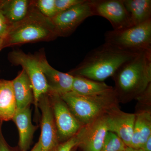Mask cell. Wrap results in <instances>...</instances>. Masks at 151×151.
I'll return each instance as SVG.
<instances>
[{"mask_svg": "<svg viewBox=\"0 0 151 151\" xmlns=\"http://www.w3.org/2000/svg\"><path fill=\"white\" fill-rule=\"evenodd\" d=\"M2 123L0 122V151H17L15 149L9 145L6 142L2 131Z\"/></svg>", "mask_w": 151, "mask_h": 151, "instance_id": "484cf974", "label": "cell"}, {"mask_svg": "<svg viewBox=\"0 0 151 151\" xmlns=\"http://www.w3.org/2000/svg\"></svg>", "mask_w": 151, "mask_h": 151, "instance_id": "4dcf8cb0", "label": "cell"}, {"mask_svg": "<svg viewBox=\"0 0 151 151\" xmlns=\"http://www.w3.org/2000/svg\"><path fill=\"white\" fill-rule=\"evenodd\" d=\"M32 4V1L29 0H1L0 11L11 26L26 16Z\"/></svg>", "mask_w": 151, "mask_h": 151, "instance_id": "d6986e66", "label": "cell"}, {"mask_svg": "<svg viewBox=\"0 0 151 151\" xmlns=\"http://www.w3.org/2000/svg\"><path fill=\"white\" fill-rule=\"evenodd\" d=\"M12 121L18 130L20 151H27L32 142L34 134L37 128L32 122V113L30 107L17 110Z\"/></svg>", "mask_w": 151, "mask_h": 151, "instance_id": "5bb4252c", "label": "cell"}, {"mask_svg": "<svg viewBox=\"0 0 151 151\" xmlns=\"http://www.w3.org/2000/svg\"><path fill=\"white\" fill-rule=\"evenodd\" d=\"M141 149L143 151H151V136L143 145Z\"/></svg>", "mask_w": 151, "mask_h": 151, "instance_id": "4316f807", "label": "cell"}, {"mask_svg": "<svg viewBox=\"0 0 151 151\" xmlns=\"http://www.w3.org/2000/svg\"><path fill=\"white\" fill-rule=\"evenodd\" d=\"M37 106L42 113L41 134L38 141L41 151H53L60 143L52 107L47 93L41 96Z\"/></svg>", "mask_w": 151, "mask_h": 151, "instance_id": "30bf717a", "label": "cell"}, {"mask_svg": "<svg viewBox=\"0 0 151 151\" xmlns=\"http://www.w3.org/2000/svg\"><path fill=\"white\" fill-rule=\"evenodd\" d=\"M93 16L90 0H85L67 10L58 13L50 19L58 37H66L71 35L87 18Z\"/></svg>", "mask_w": 151, "mask_h": 151, "instance_id": "ba28073f", "label": "cell"}, {"mask_svg": "<svg viewBox=\"0 0 151 151\" xmlns=\"http://www.w3.org/2000/svg\"><path fill=\"white\" fill-rule=\"evenodd\" d=\"M127 146L115 133L108 131L100 151H122Z\"/></svg>", "mask_w": 151, "mask_h": 151, "instance_id": "44dd1931", "label": "cell"}, {"mask_svg": "<svg viewBox=\"0 0 151 151\" xmlns=\"http://www.w3.org/2000/svg\"><path fill=\"white\" fill-rule=\"evenodd\" d=\"M17 110L30 107L34 103L33 90L27 74L22 69L16 77L12 80Z\"/></svg>", "mask_w": 151, "mask_h": 151, "instance_id": "2e32d148", "label": "cell"}, {"mask_svg": "<svg viewBox=\"0 0 151 151\" xmlns=\"http://www.w3.org/2000/svg\"><path fill=\"white\" fill-rule=\"evenodd\" d=\"M17 111L12 80L0 79V122L12 120Z\"/></svg>", "mask_w": 151, "mask_h": 151, "instance_id": "e0dca14e", "label": "cell"}, {"mask_svg": "<svg viewBox=\"0 0 151 151\" xmlns=\"http://www.w3.org/2000/svg\"><path fill=\"white\" fill-rule=\"evenodd\" d=\"M8 59L14 65H21L25 71L32 86L35 107L42 95L48 92L46 79L37 59L35 55L25 53L21 50H14L8 55Z\"/></svg>", "mask_w": 151, "mask_h": 151, "instance_id": "8992f818", "label": "cell"}, {"mask_svg": "<svg viewBox=\"0 0 151 151\" xmlns=\"http://www.w3.org/2000/svg\"><path fill=\"white\" fill-rule=\"evenodd\" d=\"M112 77L119 103L137 100L151 84V51L140 52L123 64Z\"/></svg>", "mask_w": 151, "mask_h": 151, "instance_id": "7a4b0ae2", "label": "cell"}, {"mask_svg": "<svg viewBox=\"0 0 151 151\" xmlns=\"http://www.w3.org/2000/svg\"><path fill=\"white\" fill-rule=\"evenodd\" d=\"M122 151H143V150L141 149H136L130 147H127L126 149H124V150Z\"/></svg>", "mask_w": 151, "mask_h": 151, "instance_id": "f1b7e54d", "label": "cell"}, {"mask_svg": "<svg viewBox=\"0 0 151 151\" xmlns=\"http://www.w3.org/2000/svg\"><path fill=\"white\" fill-rule=\"evenodd\" d=\"M60 96L73 116L83 126L119 107V100L115 92L106 95L89 96L80 95L71 91Z\"/></svg>", "mask_w": 151, "mask_h": 151, "instance_id": "277c9868", "label": "cell"}, {"mask_svg": "<svg viewBox=\"0 0 151 151\" xmlns=\"http://www.w3.org/2000/svg\"><path fill=\"white\" fill-rule=\"evenodd\" d=\"M135 114V120L130 147L141 149L151 136L150 108H140Z\"/></svg>", "mask_w": 151, "mask_h": 151, "instance_id": "9a60e30c", "label": "cell"}, {"mask_svg": "<svg viewBox=\"0 0 151 151\" xmlns=\"http://www.w3.org/2000/svg\"><path fill=\"white\" fill-rule=\"evenodd\" d=\"M90 3L94 16L107 19L114 30L132 26L124 0H90Z\"/></svg>", "mask_w": 151, "mask_h": 151, "instance_id": "9c48e42d", "label": "cell"}, {"mask_svg": "<svg viewBox=\"0 0 151 151\" xmlns=\"http://www.w3.org/2000/svg\"><path fill=\"white\" fill-rule=\"evenodd\" d=\"M85 0H55L57 14L69 9Z\"/></svg>", "mask_w": 151, "mask_h": 151, "instance_id": "cb8c5ba5", "label": "cell"}, {"mask_svg": "<svg viewBox=\"0 0 151 151\" xmlns=\"http://www.w3.org/2000/svg\"><path fill=\"white\" fill-rule=\"evenodd\" d=\"M51 103L60 143L75 136L83 127L59 94L47 92Z\"/></svg>", "mask_w": 151, "mask_h": 151, "instance_id": "52a82bcc", "label": "cell"}, {"mask_svg": "<svg viewBox=\"0 0 151 151\" xmlns=\"http://www.w3.org/2000/svg\"><path fill=\"white\" fill-rule=\"evenodd\" d=\"M72 92L84 96H95L106 95L113 93L114 88L104 82L74 76Z\"/></svg>", "mask_w": 151, "mask_h": 151, "instance_id": "ac0fdd59", "label": "cell"}, {"mask_svg": "<svg viewBox=\"0 0 151 151\" xmlns=\"http://www.w3.org/2000/svg\"><path fill=\"white\" fill-rule=\"evenodd\" d=\"M105 40L106 43L127 51H151V19L124 29L106 32Z\"/></svg>", "mask_w": 151, "mask_h": 151, "instance_id": "5b68a950", "label": "cell"}, {"mask_svg": "<svg viewBox=\"0 0 151 151\" xmlns=\"http://www.w3.org/2000/svg\"><path fill=\"white\" fill-rule=\"evenodd\" d=\"M58 37L50 19L41 14L34 1L26 16L10 27L2 49L24 44L50 41Z\"/></svg>", "mask_w": 151, "mask_h": 151, "instance_id": "3957f363", "label": "cell"}, {"mask_svg": "<svg viewBox=\"0 0 151 151\" xmlns=\"http://www.w3.org/2000/svg\"><path fill=\"white\" fill-rule=\"evenodd\" d=\"M10 25L5 17L0 11V38L3 40L5 38Z\"/></svg>", "mask_w": 151, "mask_h": 151, "instance_id": "d4e9b609", "label": "cell"}, {"mask_svg": "<svg viewBox=\"0 0 151 151\" xmlns=\"http://www.w3.org/2000/svg\"><path fill=\"white\" fill-rule=\"evenodd\" d=\"M34 4L38 10L48 18H52L57 14L55 0H37L34 1Z\"/></svg>", "mask_w": 151, "mask_h": 151, "instance_id": "7402d4cb", "label": "cell"}, {"mask_svg": "<svg viewBox=\"0 0 151 151\" xmlns=\"http://www.w3.org/2000/svg\"><path fill=\"white\" fill-rule=\"evenodd\" d=\"M139 53L105 42L88 52L83 60L68 73L73 76L103 82Z\"/></svg>", "mask_w": 151, "mask_h": 151, "instance_id": "6da1fadb", "label": "cell"}, {"mask_svg": "<svg viewBox=\"0 0 151 151\" xmlns=\"http://www.w3.org/2000/svg\"><path fill=\"white\" fill-rule=\"evenodd\" d=\"M108 131L106 114L81 128L78 146L83 151H100Z\"/></svg>", "mask_w": 151, "mask_h": 151, "instance_id": "8fae6325", "label": "cell"}, {"mask_svg": "<svg viewBox=\"0 0 151 151\" xmlns=\"http://www.w3.org/2000/svg\"><path fill=\"white\" fill-rule=\"evenodd\" d=\"M79 142V134L78 132L69 139L60 143L53 151H72L76 147L78 146Z\"/></svg>", "mask_w": 151, "mask_h": 151, "instance_id": "603a6c76", "label": "cell"}, {"mask_svg": "<svg viewBox=\"0 0 151 151\" xmlns=\"http://www.w3.org/2000/svg\"><path fill=\"white\" fill-rule=\"evenodd\" d=\"M3 43V40L2 39L0 38V50L2 49V46Z\"/></svg>", "mask_w": 151, "mask_h": 151, "instance_id": "f546056e", "label": "cell"}, {"mask_svg": "<svg viewBox=\"0 0 151 151\" xmlns=\"http://www.w3.org/2000/svg\"><path fill=\"white\" fill-rule=\"evenodd\" d=\"M30 151H41L40 144L38 142L35 144V145Z\"/></svg>", "mask_w": 151, "mask_h": 151, "instance_id": "83f0119b", "label": "cell"}, {"mask_svg": "<svg viewBox=\"0 0 151 151\" xmlns=\"http://www.w3.org/2000/svg\"><path fill=\"white\" fill-rule=\"evenodd\" d=\"M135 117V113H125L119 107L108 114V131L116 134L128 147L131 145Z\"/></svg>", "mask_w": 151, "mask_h": 151, "instance_id": "4fadbf2b", "label": "cell"}, {"mask_svg": "<svg viewBox=\"0 0 151 151\" xmlns=\"http://www.w3.org/2000/svg\"><path fill=\"white\" fill-rule=\"evenodd\" d=\"M35 56L46 79L49 92L60 95L71 92L74 76L53 68L49 63L44 52H40Z\"/></svg>", "mask_w": 151, "mask_h": 151, "instance_id": "7c38bea8", "label": "cell"}, {"mask_svg": "<svg viewBox=\"0 0 151 151\" xmlns=\"http://www.w3.org/2000/svg\"><path fill=\"white\" fill-rule=\"evenodd\" d=\"M132 26L151 19V0H124Z\"/></svg>", "mask_w": 151, "mask_h": 151, "instance_id": "ffe728a7", "label": "cell"}]
</instances>
